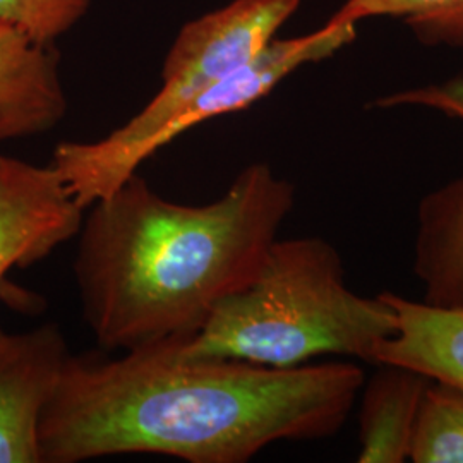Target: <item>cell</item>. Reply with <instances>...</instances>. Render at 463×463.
I'll return each mask as SVG.
<instances>
[{
	"mask_svg": "<svg viewBox=\"0 0 463 463\" xmlns=\"http://www.w3.org/2000/svg\"><path fill=\"white\" fill-rule=\"evenodd\" d=\"M294 206L296 185L268 164L242 168L206 204L162 198L137 172L90 204L72 273L99 347L191 338L256 277Z\"/></svg>",
	"mask_w": 463,
	"mask_h": 463,
	"instance_id": "obj_2",
	"label": "cell"
},
{
	"mask_svg": "<svg viewBox=\"0 0 463 463\" xmlns=\"http://www.w3.org/2000/svg\"><path fill=\"white\" fill-rule=\"evenodd\" d=\"M355 24H342L326 21V24L313 33L273 40L249 64L232 72L231 76L210 86L189 101L165 126L149 139L145 156L148 160L158 149L170 145L175 137L187 133L199 124L216 117L244 110L263 99L271 90L306 64H313L333 55L354 42Z\"/></svg>",
	"mask_w": 463,
	"mask_h": 463,
	"instance_id": "obj_7",
	"label": "cell"
},
{
	"mask_svg": "<svg viewBox=\"0 0 463 463\" xmlns=\"http://www.w3.org/2000/svg\"><path fill=\"white\" fill-rule=\"evenodd\" d=\"M300 0H233L187 23L166 53L162 88L143 110L97 141H64L52 165L81 208L107 198L146 162L149 139L204 90L249 64L275 40Z\"/></svg>",
	"mask_w": 463,
	"mask_h": 463,
	"instance_id": "obj_4",
	"label": "cell"
},
{
	"mask_svg": "<svg viewBox=\"0 0 463 463\" xmlns=\"http://www.w3.org/2000/svg\"><path fill=\"white\" fill-rule=\"evenodd\" d=\"M414 273L424 302L463 309V175L419 201Z\"/></svg>",
	"mask_w": 463,
	"mask_h": 463,
	"instance_id": "obj_11",
	"label": "cell"
},
{
	"mask_svg": "<svg viewBox=\"0 0 463 463\" xmlns=\"http://www.w3.org/2000/svg\"><path fill=\"white\" fill-rule=\"evenodd\" d=\"M71 352L57 325L0 328V463H42V412Z\"/></svg>",
	"mask_w": 463,
	"mask_h": 463,
	"instance_id": "obj_6",
	"label": "cell"
},
{
	"mask_svg": "<svg viewBox=\"0 0 463 463\" xmlns=\"http://www.w3.org/2000/svg\"><path fill=\"white\" fill-rule=\"evenodd\" d=\"M395 330L376 348L373 364H395L428 376L463 402V309L381 292Z\"/></svg>",
	"mask_w": 463,
	"mask_h": 463,
	"instance_id": "obj_9",
	"label": "cell"
},
{
	"mask_svg": "<svg viewBox=\"0 0 463 463\" xmlns=\"http://www.w3.org/2000/svg\"><path fill=\"white\" fill-rule=\"evenodd\" d=\"M91 0H0V23L36 43L53 45L88 13Z\"/></svg>",
	"mask_w": 463,
	"mask_h": 463,
	"instance_id": "obj_14",
	"label": "cell"
},
{
	"mask_svg": "<svg viewBox=\"0 0 463 463\" xmlns=\"http://www.w3.org/2000/svg\"><path fill=\"white\" fill-rule=\"evenodd\" d=\"M371 107L380 110L398 107H422L463 122V76L443 83L426 84L390 93L374 99Z\"/></svg>",
	"mask_w": 463,
	"mask_h": 463,
	"instance_id": "obj_15",
	"label": "cell"
},
{
	"mask_svg": "<svg viewBox=\"0 0 463 463\" xmlns=\"http://www.w3.org/2000/svg\"><path fill=\"white\" fill-rule=\"evenodd\" d=\"M84 208L53 165L0 155V280L74 239Z\"/></svg>",
	"mask_w": 463,
	"mask_h": 463,
	"instance_id": "obj_5",
	"label": "cell"
},
{
	"mask_svg": "<svg viewBox=\"0 0 463 463\" xmlns=\"http://www.w3.org/2000/svg\"><path fill=\"white\" fill-rule=\"evenodd\" d=\"M411 462L463 463V402L441 386H430Z\"/></svg>",
	"mask_w": 463,
	"mask_h": 463,
	"instance_id": "obj_13",
	"label": "cell"
},
{
	"mask_svg": "<svg viewBox=\"0 0 463 463\" xmlns=\"http://www.w3.org/2000/svg\"><path fill=\"white\" fill-rule=\"evenodd\" d=\"M361 390L359 463L411 460L415 434L432 381L414 369L378 364Z\"/></svg>",
	"mask_w": 463,
	"mask_h": 463,
	"instance_id": "obj_10",
	"label": "cell"
},
{
	"mask_svg": "<svg viewBox=\"0 0 463 463\" xmlns=\"http://www.w3.org/2000/svg\"><path fill=\"white\" fill-rule=\"evenodd\" d=\"M179 344L71 354L40 419L42 463L137 453L246 463L275 443L335 436L364 386L350 361L273 367L189 357Z\"/></svg>",
	"mask_w": 463,
	"mask_h": 463,
	"instance_id": "obj_1",
	"label": "cell"
},
{
	"mask_svg": "<svg viewBox=\"0 0 463 463\" xmlns=\"http://www.w3.org/2000/svg\"><path fill=\"white\" fill-rule=\"evenodd\" d=\"M66 112L57 50L0 23V141L52 131Z\"/></svg>",
	"mask_w": 463,
	"mask_h": 463,
	"instance_id": "obj_8",
	"label": "cell"
},
{
	"mask_svg": "<svg viewBox=\"0 0 463 463\" xmlns=\"http://www.w3.org/2000/svg\"><path fill=\"white\" fill-rule=\"evenodd\" d=\"M380 16L402 19L424 43L463 47V0H345L330 19L357 26Z\"/></svg>",
	"mask_w": 463,
	"mask_h": 463,
	"instance_id": "obj_12",
	"label": "cell"
},
{
	"mask_svg": "<svg viewBox=\"0 0 463 463\" xmlns=\"http://www.w3.org/2000/svg\"><path fill=\"white\" fill-rule=\"evenodd\" d=\"M393 330V313L380 294L364 298L348 287L344 260L331 242L316 235L279 237L256 277L218 302L179 350L273 367L325 355L373 364Z\"/></svg>",
	"mask_w": 463,
	"mask_h": 463,
	"instance_id": "obj_3",
	"label": "cell"
}]
</instances>
